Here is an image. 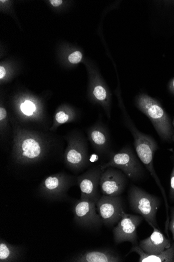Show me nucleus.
<instances>
[{
    "label": "nucleus",
    "mask_w": 174,
    "mask_h": 262,
    "mask_svg": "<svg viewBox=\"0 0 174 262\" xmlns=\"http://www.w3.org/2000/svg\"><path fill=\"white\" fill-rule=\"evenodd\" d=\"M127 177L121 170L114 167H109L103 170L100 188L103 195L119 196L127 185Z\"/></svg>",
    "instance_id": "9"
},
{
    "label": "nucleus",
    "mask_w": 174,
    "mask_h": 262,
    "mask_svg": "<svg viewBox=\"0 0 174 262\" xmlns=\"http://www.w3.org/2000/svg\"><path fill=\"white\" fill-rule=\"evenodd\" d=\"M126 125L133 135L134 146L139 159L155 155L159 147L155 139L150 135L140 132L128 115H126Z\"/></svg>",
    "instance_id": "12"
},
{
    "label": "nucleus",
    "mask_w": 174,
    "mask_h": 262,
    "mask_svg": "<svg viewBox=\"0 0 174 262\" xmlns=\"http://www.w3.org/2000/svg\"><path fill=\"white\" fill-rule=\"evenodd\" d=\"M172 126H173V127L174 128V118L173 119V121H172ZM171 140L174 142V133H173V135L172 136Z\"/></svg>",
    "instance_id": "28"
},
{
    "label": "nucleus",
    "mask_w": 174,
    "mask_h": 262,
    "mask_svg": "<svg viewBox=\"0 0 174 262\" xmlns=\"http://www.w3.org/2000/svg\"><path fill=\"white\" fill-rule=\"evenodd\" d=\"M7 73L4 67H0V79H3L6 76Z\"/></svg>",
    "instance_id": "26"
},
{
    "label": "nucleus",
    "mask_w": 174,
    "mask_h": 262,
    "mask_svg": "<svg viewBox=\"0 0 174 262\" xmlns=\"http://www.w3.org/2000/svg\"><path fill=\"white\" fill-rule=\"evenodd\" d=\"M88 138L94 150L104 155L108 154L110 148V138L107 127L97 123L87 130Z\"/></svg>",
    "instance_id": "13"
},
{
    "label": "nucleus",
    "mask_w": 174,
    "mask_h": 262,
    "mask_svg": "<svg viewBox=\"0 0 174 262\" xmlns=\"http://www.w3.org/2000/svg\"><path fill=\"white\" fill-rule=\"evenodd\" d=\"M49 2H51L52 5L54 7H59L63 3L61 0H51V1H49Z\"/></svg>",
    "instance_id": "27"
},
{
    "label": "nucleus",
    "mask_w": 174,
    "mask_h": 262,
    "mask_svg": "<svg viewBox=\"0 0 174 262\" xmlns=\"http://www.w3.org/2000/svg\"><path fill=\"white\" fill-rule=\"evenodd\" d=\"M132 252L139 255V262H174V243L169 248L157 254L146 253L137 245L131 249L130 253Z\"/></svg>",
    "instance_id": "16"
},
{
    "label": "nucleus",
    "mask_w": 174,
    "mask_h": 262,
    "mask_svg": "<svg viewBox=\"0 0 174 262\" xmlns=\"http://www.w3.org/2000/svg\"><path fill=\"white\" fill-rule=\"evenodd\" d=\"M102 172L101 166H97L89 169L77 178L81 191V200L91 201L96 204L101 198L98 187Z\"/></svg>",
    "instance_id": "10"
},
{
    "label": "nucleus",
    "mask_w": 174,
    "mask_h": 262,
    "mask_svg": "<svg viewBox=\"0 0 174 262\" xmlns=\"http://www.w3.org/2000/svg\"><path fill=\"white\" fill-rule=\"evenodd\" d=\"M168 90L171 94L174 95V78L169 81L168 84Z\"/></svg>",
    "instance_id": "25"
},
{
    "label": "nucleus",
    "mask_w": 174,
    "mask_h": 262,
    "mask_svg": "<svg viewBox=\"0 0 174 262\" xmlns=\"http://www.w3.org/2000/svg\"><path fill=\"white\" fill-rule=\"evenodd\" d=\"M96 210L103 224L111 226L118 222L123 211L122 201L119 196L104 195L96 204Z\"/></svg>",
    "instance_id": "11"
},
{
    "label": "nucleus",
    "mask_w": 174,
    "mask_h": 262,
    "mask_svg": "<svg viewBox=\"0 0 174 262\" xmlns=\"http://www.w3.org/2000/svg\"><path fill=\"white\" fill-rule=\"evenodd\" d=\"M67 147L64 155L67 167L74 172H79L87 167L88 164L87 142L83 135L73 131L64 136Z\"/></svg>",
    "instance_id": "4"
},
{
    "label": "nucleus",
    "mask_w": 174,
    "mask_h": 262,
    "mask_svg": "<svg viewBox=\"0 0 174 262\" xmlns=\"http://www.w3.org/2000/svg\"><path fill=\"white\" fill-rule=\"evenodd\" d=\"M74 262H119L121 257L109 249L91 250L84 252L69 259Z\"/></svg>",
    "instance_id": "15"
},
{
    "label": "nucleus",
    "mask_w": 174,
    "mask_h": 262,
    "mask_svg": "<svg viewBox=\"0 0 174 262\" xmlns=\"http://www.w3.org/2000/svg\"><path fill=\"white\" fill-rule=\"evenodd\" d=\"M1 2L5 3L6 2L5 1H1Z\"/></svg>",
    "instance_id": "29"
},
{
    "label": "nucleus",
    "mask_w": 174,
    "mask_h": 262,
    "mask_svg": "<svg viewBox=\"0 0 174 262\" xmlns=\"http://www.w3.org/2000/svg\"><path fill=\"white\" fill-rule=\"evenodd\" d=\"M72 211L74 222L81 227L95 229L103 224L101 217L97 213L94 202L81 199L77 201L73 206Z\"/></svg>",
    "instance_id": "8"
},
{
    "label": "nucleus",
    "mask_w": 174,
    "mask_h": 262,
    "mask_svg": "<svg viewBox=\"0 0 174 262\" xmlns=\"http://www.w3.org/2000/svg\"><path fill=\"white\" fill-rule=\"evenodd\" d=\"M101 167L102 170L109 167L117 168L133 181H138L144 176L143 166L130 147L112 154L109 161L101 165Z\"/></svg>",
    "instance_id": "5"
},
{
    "label": "nucleus",
    "mask_w": 174,
    "mask_h": 262,
    "mask_svg": "<svg viewBox=\"0 0 174 262\" xmlns=\"http://www.w3.org/2000/svg\"><path fill=\"white\" fill-rule=\"evenodd\" d=\"M21 248L8 243L3 239L0 241V261H16L20 257Z\"/></svg>",
    "instance_id": "18"
},
{
    "label": "nucleus",
    "mask_w": 174,
    "mask_h": 262,
    "mask_svg": "<svg viewBox=\"0 0 174 262\" xmlns=\"http://www.w3.org/2000/svg\"><path fill=\"white\" fill-rule=\"evenodd\" d=\"M8 113L4 107H0V134L2 136L7 135L9 131Z\"/></svg>",
    "instance_id": "21"
},
{
    "label": "nucleus",
    "mask_w": 174,
    "mask_h": 262,
    "mask_svg": "<svg viewBox=\"0 0 174 262\" xmlns=\"http://www.w3.org/2000/svg\"><path fill=\"white\" fill-rule=\"evenodd\" d=\"M170 221H169L168 229L172 235V240L174 241V207L171 209Z\"/></svg>",
    "instance_id": "24"
},
{
    "label": "nucleus",
    "mask_w": 174,
    "mask_h": 262,
    "mask_svg": "<svg viewBox=\"0 0 174 262\" xmlns=\"http://www.w3.org/2000/svg\"><path fill=\"white\" fill-rule=\"evenodd\" d=\"M171 246L170 241L155 227L151 236L140 242L139 247L146 253L157 254L169 248Z\"/></svg>",
    "instance_id": "14"
},
{
    "label": "nucleus",
    "mask_w": 174,
    "mask_h": 262,
    "mask_svg": "<svg viewBox=\"0 0 174 262\" xmlns=\"http://www.w3.org/2000/svg\"><path fill=\"white\" fill-rule=\"evenodd\" d=\"M77 182V178L61 172L47 177L41 183L39 191L43 197L51 200L64 198L69 189Z\"/></svg>",
    "instance_id": "6"
},
{
    "label": "nucleus",
    "mask_w": 174,
    "mask_h": 262,
    "mask_svg": "<svg viewBox=\"0 0 174 262\" xmlns=\"http://www.w3.org/2000/svg\"><path fill=\"white\" fill-rule=\"evenodd\" d=\"M20 111L24 117H28L29 120H33L37 112V107L33 101L26 100L20 104Z\"/></svg>",
    "instance_id": "20"
},
{
    "label": "nucleus",
    "mask_w": 174,
    "mask_h": 262,
    "mask_svg": "<svg viewBox=\"0 0 174 262\" xmlns=\"http://www.w3.org/2000/svg\"><path fill=\"white\" fill-rule=\"evenodd\" d=\"M13 129L12 155L17 164H34L44 159L51 146L47 136L40 132L19 126H14Z\"/></svg>",
    "instance_id": "1"
},
{
    "label": "nucleus",
    "mask_w": 174,
    "mask_h": 262,
    "mask_svg": "<svg viewBox=\"0 0 174 262\" xmlns=\"http://www.w3.org/2000/svg\"><path fill=\"white\" fill-rule=\"evenodd\" d=\"M73 120V115L71 113L68 114L65 111H59L56 114L53 125L49 128V131L55 132L60 125L70 123Z\"/></svg>",
    "instance_id": "19"
},
{
    "label": "nucleus",
    "mask_w": 174,
    "mask_h": 262,
    "mask_svg": "<svg viewBox=\"0 0 174 262\" xmlns=\"http://www.w3.org/2000/svg\"><path fill=\"white\" fill-rule=\"evenodd\" d=\"M136 107L150 120L161 139L171 141L173 134L170 118L161 103L148 95L141 93L135 100Z\"/></svg>",
    "instance_id": "2"
},
{
    "label": "nucleus",
    "mask_w": 174,
    "mask_h": 262,
    "mask_svg": "<svg viewBox=\"0 0 174 262\" xmlns=\"http://www.w3.org/2000/svg\"><path fill=\"white\" fill-rule=\"evenodd\" d=\"M83 58V55L81 52L77 51L70 54L68 57L69 62L73 64L79 63Z\"/></svg>",
    "instance_id": "22"
},
{
    "label": "nucleus",
    "mask_w": 174,
    "mask_h": 262,
    "mask_svg": "<svg viewBox=\"0 0 174 262\" xmlns=\"http://www.w3.org/2000/svg\"><path fill=\"white\" fill-rule=\"evenodd\" d=\"M169 199L171 202H174V166L170 174Z\"/></svg>",
    "instance_id": "23"
},
{
    "label": "nucleus",
    "mask_w": 174,
    "mask_h": 262,
    "mask_svg": "<svg viewBox=\"0 0 174 262\" xmlns=\"http://www.w3.org/2000/svg\"><path fill=\"white\" fill-rule=\"evenodd\" d=\"M90 94L95 102L101 104L109 112L110 93L106 86L96 77H93L91 80Z\"/></svg>",
    "instance_id": "17"
},
{
    "label": "nucleus",
    "mask_w": 174,
    "mask_h": 262,
    "mask_svg": "<svg viewBox=\"0 0 174 262\" xmlns=\"http://www.w3.org/2000/svg\"><path fill=\"white\" fill-rule=\"evenodd\" d=\"M129 200L133 211L141 215L153 228L159 229L156 216L161 204L160 199L146 193L141 188L132 185Z\"/></svg>",
    "instance_id": "3"
},
{
    "label": "nucleus",
    "mask_w": 174,
    "mask_h": 262,
    "mask_svg": "<svg viewBox=\"0 0 174 262\" xmlns=\"http://www.w3.org/2000/svg\"><path fill=\"white\" fill-rule=\"evenodd\" d=\"M143 219L141 216L131 215L123 210L119 222L113 230L115 242L117 244L130 242L134 246H137V228Z\"/></svg>",
    "instance_id": "7"
}]
</instances>
